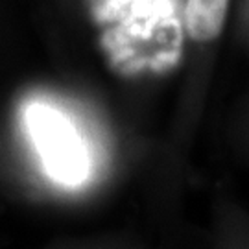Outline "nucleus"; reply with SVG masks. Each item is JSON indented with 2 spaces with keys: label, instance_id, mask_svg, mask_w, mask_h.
Returning <instances> with one entry per match:
<instances>
[{
  "label": "nucleus",
  "instance_id": "obj_1",
  "mask_svg": "<svg viewBox=\"0 0 249 249\" xmlns=\"http://www.w3.org/2000/svg\"><path fill=\"white\" fill-rule=\"evenodd\" d=\"M26 127L50 178L76 187L89 174L87 148L61 111L41 102L26 109Z\"/></svg>",
  "mask_w": 249,
  "mask_h": 249
},
{
  "label": "nucleus",
  "instance_id": "obj_2",
  "mask_svg": "<svg viewBox=\"0 0 249 249\" xmlns=\"http://www.w3.org/2000/svg\"><path fill=\"white\" fill-rule=\"evenodd\" d=\"M229 11V0H187L185 24L197 43H211L222 34Z\"/></svg>",
  "mask_w": 249,
  "mask_h": 249
}]
</instances>
